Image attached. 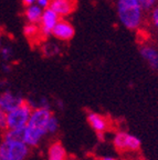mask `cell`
Returning a JSON list of instances; mask_svg holds the SVG:
<instances>
[{"mask_svg": "<svg viewBox=\"0 0 158 160\" xmlns=\"http://www.w3.org/2000/svg\"><path fill=\"white\" fill-rule=\"evenodd\" d=\"M116 11L121 23L129 30H137L144 21V11L136 0H117Z\"/></svg>", "mask_w": 158, "mask_h": 160, "instance_id": "obj_1", "label": "cell"}, {"mask_svg": "<svg viewBox=\"0 0 158 160\" xmlns=\"http://www.w3.org/2000/svg\"><path fill=\"white\" fill-rule=\"evenodd\" d=\"M31 148L20 140L0 141V159L1 160H27Z\"/></svg>", "mask_w": 158, "mask_h": 160, "instance_id": "obj_2", "label": "cell"}, {"mask_svg": "<svg viewBox=\"0 0 158 160\" xmlns=\"http://www.w3.org/2000/svg\"><path fill=\"white\" fill-rule=\"evenodd\" d=\"M32 105L25 100L19 107L8 112V129L23 130L27 127L32 113Z\"/></svg>", "mask_w": 158, "mask_h": 160, "instance_id": "obj_3", "label": "cell"}, {"mask_svg": "<svg viewBox=\"0 0 158 160\" xmlns=\"http://www.w3.org/2000/svg\"><path fill=\"white\" fill-rule=\"evenodd\" d=\"M113 145L119 151H137L141 148L142 141L135 135L118 131L113 138Z\"/></svg>", "mask_w": 158, "mask_h": 160, "instance_id": "obj_4", "label": "cell"}, {"mask_svg": "<svg viewBox=\"0 0 158 160\" xmlns=\"http://www.w3.org/2000/svg\"><path fill=\"white\" fill-rule=\"evenodd\" d=\"M60 17L55 12H53L51 9H45L43 10V15L39 22V28H40V33L41 36H48L52 35V31L54 29V27L57 26V23L59 22Z\"/></svg>", "mask_w": 158, "mask_h": 160, "instance_id": "obj_5", "label": "cell"}, {"mask_svg": "<svg viewBox=\"0 0 158 160\" xmlns=\"http://www.w3.org/2000/svg\"><path fill=\"white\" fill-rule=\"evenodd\" d=\"M25 101L20 95L10 91V90H5L0 91V109L5 110L6 112H10L17 107H19L21 103Z\"/></svg>", "mask_w": 158, "mask_h": 160, "instance_id": "obj_6", "label": "cell"}, {"mask_svg": "<svg viewBox=\"0 0 158 160\" xmlns=\"http://www.w3.org/2000/svg\"><path fill=\"white\" fill-rule=\"evenodd\" d=\"M75 30L74 27L64 19H60L59 22L52 31V36L61 41H69L74 37Z\"/></svg>", "mask_w": 158, "mask_h": 160, "instance_id": "obj_7", "label": "cell"}, {"mask_svg": "<svg viewBox=\"0 0 158 160\" xmlns=\"http://www.w3.org/2000/svg\"><path fill=\"white\" fill-rule=\"evenodd\" d=\"M86 121L90 125V127L99 135H102L109 129V122L107 118L102 116L99 112H94V111H89L86 115Z\"/></svg>", "mask_w": 158, "mask_h": 160, "instance_id": "obj_8", "label": "cell"}, {"mask_svg": "<svg viewBox=\"0 0 158 160\" xmlns=\"http://www.w3.org/2000/svg\"><path fill=\"white\" fill-rule=\"evenodd\" d=\"M77 0H52L50 9L59 17H67L74 11Z\"/></svg>", "mask_w": 158, "mask_h": 160, "instance_id": "obj_9", "label": "cell"}, {"mask_svg": "<svg viewBox=\"0 0 158 160\" xmlns=\"http://www.w3.org/2000/svg\"><path fill=\"white\" fill-rule=\"evenodd\" d=\"M141 56L153 70H158V50L149 45H143L139 49Z\"/></svg>", "mask_w": 158, "mask_h": 160, "instance_id": "obj_10", "label": "cell"}, {"mask_svg": "<svg viewBox=\"0 0 158 160\" xmlns=\"http://www.w3.org/2000/svg\"><path fill=\"white\" fill-rule=\"evenodd\" d=\"M47 160H67V150L60 141H54L49 146Z\"/></svg>", "mask_w": 158, "mask_h": 160, "instance_id": "obj_11", "label": "cell"}, {"mask_svg": "<svg viewBox=\"0 0 158 160\" xmlns=\"http://www.w3.org/2000/svg\"><path fill=\"white\" fill-rule=\"evenodd\" d=\"M43 15V10L37 5L33 6H29V7H26V11H25V17L27 19L28 23H37L40 22V20L42 18Z\"/></svg>", "mask_w": 158, "mask_h": 160, "instance_id": "obj_12", "label": "cell"}, {"mask_svg": "<svg viewBox=\"0 0 158 160\" xmlns=\"http://www.w3.org/2000/svg\"><path fill=\"white\" fill-rule=\"evenodd\" d=\"M23 35L28 38L29 40L35 39L40 33V28L38 25H35V23H27V25L23 27Z\"/></svg>", "mask_w": 158, "mask_h": 160, "instance_id": "obj_13", "label": "cell"}, {"mask_svg": "<svg viewBox=\"0 0 158 160\" xmlns=\"http://www.w3.org/2000/svg\"><path fill=\"white\" fill-rule=\"evenodd\" d=\"M23 130H11L8 129L3 132V138L5 140H20L23 141Z\"/></svg>", "mask_w": 158, "mask_h": 160, "instance_id": "obj_14", "label": "cell"}, {"mask_svg": "<svg viewBox=\"0 0 158 160\" xmlns=\"http://www.w3.org/2000/svg\"><path fill=\"white\" fill-rule=\"evenodd\" d=\"M60 129V122H59V119L55 117L54 115L52 116L51 119L49 120V122H48L47 126V132L48 136H52V135H55V133L59 131Z\"/></svg>", "mask_w": 158, "mask_h": 160, "instance_id": "obj_15", "label": "cell"}, {"mask_svg": "<svg viewBox=\"0 0 158 160\" xmlns=\"http://www.w3.org/2000/svg\"><path fill=\"white\" fill-rule=\"evenodd\" d=\"M136 1L141 5V7L143 8L144 11L151 10L158 2V0H136Z\"/></svg>", "mask_w": 158, "mask_h": 160, "instance_id": "obj_16", "label": "cell"}, {"mask_svg": "<svg viewBox=\"0 0 158 160\" xmlns=\"http://www.w3.org/2000/svg\"><path fill=\"white\" fill-rule=\"evenodd\" d=\"M0 130H8V112L0 109Z\"/></svg>", "mask_w": 158, "mask_h": 160, "instance_id": "obj_17", "label": "cell"}, {"mask_svg": "<svg viewBox=\"0 0 158 160\" xmlns=\"http://www.w3.org/2000/svg\"><path fill=\"white\" fill-rule=\"evenodd\" d=\"M151 20L153 26L158 30V5H156L151 10Z\"/></svg>", "mask_w": 158, "mask_h": 160, "instance_id": "obj_18", "label": "cell"}, {"mask_svg": "<svg viewBox=\"0 0 158 160\" xmlns=\"http://www.w3.org/2000/svg\"><path fill=\"white\" fill-rule=\"evenodd\" d=\"M11 55H12V51L8 47H2L0 50V56H1L3 61H9V59L11 58Z\"/></svg>", "mask_w": 158, "mask_h": 160, "instance_id": "obj_19", "label": "cell"}, {"mask_svg": "<svg viewBox=\"0 0 158 160\" xmlns=\"http://www.w3.org/2000/svg\"><path fill=\"white\" fill-rule=\"evenodd\" d=\"M51 1L52 0H37V3H35V5L39 6L42 10H45V9H49L50 8Z\"/></svg>", "mask_w": 158, "mask_h": 160, "instance_id": "obj_20", "label": "cell"}, {"mask_svg": "<svg viewBox=\"0 0 158 160\" xmlns=\"http://www.w3.org/2000/svg\"><path fill=\"white\" fill-rule=\"evenodd\" d=\"M22 3L26 7H29V6H33L37 3V0H22Z\"/></svg>", "mask_w": 158, "mask_h": 160, "instance_id": "obj_21", "label": "cell"}, {"mask_svg": "<svg viewBox=\"0 0 158 160\" xmlns=\"http://www.w3.org/2000/svg\"><path fill=\"white\" fill-rule=\"evenodd\" d=\"M100 160H116V158L111 157V156H105V157H102Z\"/></svg>", "mask_w": 158, "mask_h": 160, "instance_id": "obj_22", "label": "cell"}, {"mask_svg": "<svg viewBox=\"0 0 158 160\" xmlns=\"http://www.w3.org/2000/svg\"><path fill=\"white\" fill-rule=\"evenodd\" d=\"M2 48V45H1V33H0V50Z\"/></svg>", "mask_w": 158, "mask_h": 160, "instance_id": "obj_23", "label": "cell"}, {"mask_svg": "<svg viewBox=\"0 0 158 160\" xmlns=\"http://www.w3.org/2000/svg\"><path fill=\"white\" fill-rule=\"evenodd\" d=\"M0 160H1V159H0Z\"/></svg>", "mask_w": 158, "mask_h": 160, "instance_id": "obj_24", "label": "cell"}]
</instances>
